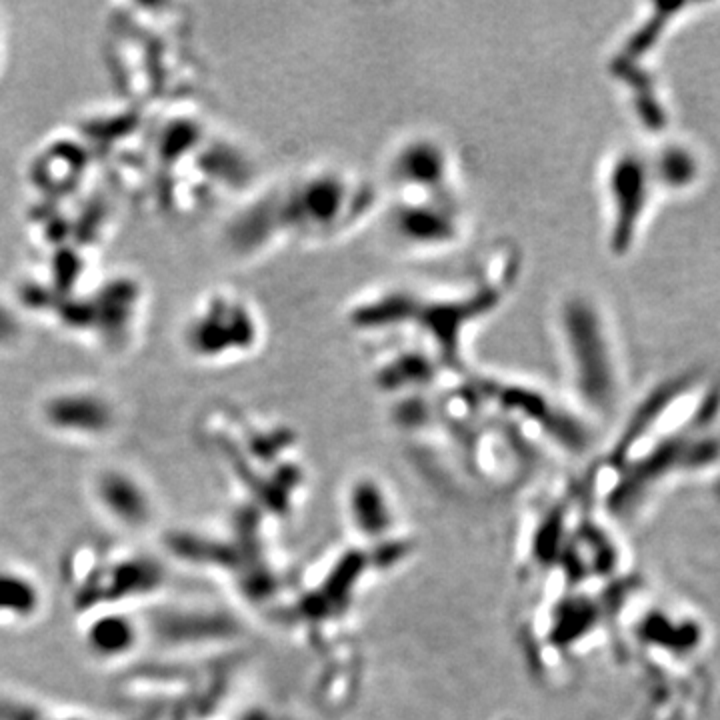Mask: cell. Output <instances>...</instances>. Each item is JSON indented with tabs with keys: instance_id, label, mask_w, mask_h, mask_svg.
Instances as JSON below:
<instances>
[{
	"instance_id": "1",
	"label": "cell",
	"mask_w": 720,
	"mask_h": 720,
	"mask_svg": "<svg viewBox=\"0 0 720 720\" xmlns=\"http://www.w3.org/2000/svg\"><path fill=\"white\" fill-rule=\"evenodd\" d=\"M380 204L376 186L338 164H312L258 188L230 216L224 238L238 258L348 234Z\"/></svg>"
},
{
	"instance_id": "2",
	"label": "cell",
	"mask_w": 720,
	"mask_h": 720,
	"mask_svg": "<svg viewBox=\"0 0 720 720\" xmlns=\"http://www.w3.org/2000/svg\"><path fill=\"white\" fill-rule=\"evenodd\" d=\"M516 256L494 252L476 278L450 290L386 286L350 306L348 322L360 330L402 328L446 372H462L468 330L496 310L514 284Z\"/></svg>"
},
{
	"instance_id": "3",
	"label": "cell",
	"mask_w": 720,
	"mask_h": 720,
	"mask_svg": "<svg viewBox=\"0 0 720 720\" xmlns=\"http://www.w3.org/2000/svg\"><path fill=\"white\" fill-rule=\"evenodd\" d=\"M264 342V322L256 304L232 290H220L198 306L186 326L190 352L210 362H234L256 354Z\"/></svg>"
},
{
	"instance_id": "4",
	"label": "cell",
	"mask_w": 720,
	"mask_h": 720,
	"mask_svg": "<svg viewBox=\"0 0 720 720\" xmlns=\"http://www.w3.org/2000/svg\"><path fill=\"white\" fill-rule=\"evenodd\" d=\"M388 196H462L458 164L450 146L436 134L412 132L400 138L386 160Z\"/></svg>"
},
{
	"instance_id": "5",
	"label": "cell",
	"mask_w": 720,
	"mask_h": 720,
	"mask_svg": "<svg viewBox=\"0 0 720 720\" xmlns=\"http://www.w3.org/2000/svg\"><path fill=\"white\" fill-rule=\"evenodd\" d=\"M468 214L462 196L416 198L388 196L384 230L388 238L410 252H440L466 236Z\"/></svg>"
},
{
	"instance_id": "6",
	"label": "cell",
	"mask_w": 720,
	"mask_h": 720,
	"mask_svg": "<svg viewBox=\"0 0 720 720\" xmlns=\"http://www.w3.org/2000/svg\"><path fill=\"white\" fill-rule=\"evenodd\" d=\"M560 324L578 392L594 406H608L616 380L598 312L588 300L570 298L562 306Z\"/></svg>"
},
{
	"instance_id": "7",
	"label": "cell",
	"mask_w": 720,
	"mask_h": 720,
	"mask_svg": "<svg viewBox=\"0 0 720 720\" xmlns=\"http://www.w3.org/2000/svg\"><path fill=\"white\" fill-rule=\"evenodd\" d=\"M648 168L632 152L620 154L608 174V190L614 206L610 244L614 252H624L632 244L638 220L648 196Z\"/></svg>"
},
{
	"instance_id": "8",
	"label": "cell",
	"mask_w": 720,
	"mask_h": 720,
	"mask_svg": "<svg viewBox=\"0 0 720 720\" xmlns=\"http://www.w3.org/2000/svg\"><path fill=\"white\" fill-rule=\"evenodd\" d=\"M96 500L112 520L126 528H140L152 516L148 492L124 470H106L98 476Z\"/></svg>"
},
{
	"instance_id": "9",
	"label": "cell",
	"mask_w": 720,
	"mask_h": 720,
	"mask_svg": "<svg viewBox=\"0 0 720 720\" xmlns=\"http://www.w3.org/2000/svg\"><path fill=\"white\" fill-rule=\"evenodd\" d=\"M162 580L160 566L148 556H130L116 560L96 576V602H120L154 590Z\"/></svg>"
},
{
	"instance_id": "10",
	"label": "cell",
	"mask_w": 720,
	"mask_h": 720,
	"mask_svg": "<svg viewBox=\"0 0 720 720\" xmlns=\"http://www.w3.org/2000/svg\"><path fill=\"white\" fill-rule=\"evenodd\" d=\"M52 426L76 434H100L112 424V408L92 394H62L46 406Z\"/></svg>"
},
{
	"instance_id": "11",
	"label": "cell",
	"mask_w": 720,
	"mask_h": 720,
	"mask_svg": "<svg viewBox=\"0 0 720 720\" xmlns=\"http://www.w3.org/2000/svg\"><path fill=\"white\" fill-rule=\"evenodd\" d=\"M84 642L96 658H118L136 646L138 626L126 612H102L84 630Z\"/></svg>"
},
{
	"instance_id": "12",
	"label": "cell",
	"mask_w": 720,
	"mask_h": 720,
	"mask_svg": "<svg viewBox=\"0 0 720 720\" xmlns=\"http://www.w3.org/2000/svg\"><path fill=\"white\" fill-rule=\"evenodd\" d=\"M42 604V594L32 576L16 568L0 566V616L30 620Z\"/></svg>"
},
{
	"instance_id": "13",
	"label": "cell",
	"mask_w": 720,
	"mask_h": 720,
	"mask_svg": "<svg viewBox=\"0 0 720 720\" xmlns=\"http://www.w3.org/2000/svg\"><path fill=\"white\" fill-rule=\"evenodd\" d=\"M656 176L670 188H684L698 176V162L684 146H668L656 160Z\"/></svg>"
},
{
	"instance_id": "14",
	"label": "cell",
	"mask_w": 720,
	"mask_h": 720,
	"mask_svg": "<svg viewBox=\"0 0 720 720\" xmlns=\"http://www.w3.org/2000/svg\"><path fill=\"white\" fill-rule=\"evenodd\" d=\"M684 8V4H656V14L642 26L638 28L626 42L624 46V60L630 58H638L642 54H646L650 50V46L660 38L666 22L670 20V16L674 14V10Z\"/></svg>"
}]
</instances>
